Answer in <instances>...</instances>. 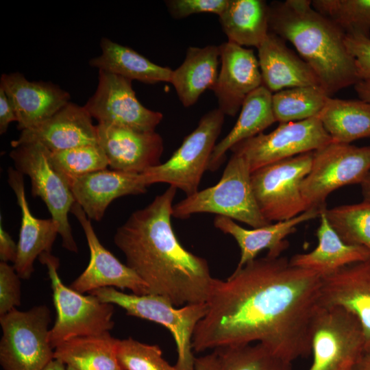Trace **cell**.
I'll list each match as a JSON object with an SVG mask.
<instances>
[{"instance_id": "obj_1", "label": "cell", "mask_w": 370, "mask_h": 370, "mask_svg": "<svg viewBox=\"0 0 370 370\" xmlns=\"http://www.w3.org/2000/svg\"><path fill=\"white\" fill-rule=\"evenodd\" d=\"M321 277L283 256L256 258L225 280L214 278L193 352L257 341L292 362L311 353Z\"/></svg>"}, {"instance_id": "obj_2", "label": "cell", "mask_w": 370, "mask_h": 370, "mask_svg": "<svg viewBox=\"0 0 370 370\" xmlns=\"http://www.w3.org/2000/svg\"><path fill=\"white\" fill-rule=\"evenodd\" d=\"M175 187H169L144 208L134 212L114 236L116 246L150 294L175 306L206 303L214 278L208 262L180 243L171 225Z\"/></svg>"}, {"instance_id": "obj_3", "label": "cell", "mask_w": 370, "mask_h": 370, "mask_svg": "<svg viewBox=\"0 0 370 370\" xmlns=\"http://www.w3.org/2000/svg\"><path fill=\"white\" fill-rule=\"evenodd\" d=\"M269 32L293 44L331 97L359 81L345 32L317 12L310 0H286L269 5Z\"/></svg>"}, {"instance_id": "obj_4", "label": "cell", "mask_w": 370, "mask_h": 370, "mask_svg": "<svg viewBox=\"0 0 370 370\" xmlns=\"http://www.w3.org/2000/svg\"><path fill=\"white\" fill-rule=\"evenodd\" d=\"M251 174L247 160L233 153L219 182L174 204L173 217L185 219L194 214L214 213L245 223L252 228L271 223L260 212L251 187Z\"/></svg>"}, {"instance_id": "obj_5", "label": "cell", "mask_w": 370, "mask_h": 370, "mask_svg": "<svg viewBox=\"0 0 370 370\" xmlns=\"http://www.w3.org/2000/svg\"><path fill=\"white\" fill-rule=\"evenodd\" d=\"M89 294L101 301L116 305L127 314L164 326L176 344L177 370H195L192 340L195 327L207 312V304L198 303L176 308L164 297L153 294H127L113 287L101 288Z\"/></svg>"}, {"instance_id": "obj_6", "label": "cell", "mask_w": 370, "mask_h": 370, "mask_svg": "<svg viewBox=\"0 0 370 370\" xmlns=\"http://www.w3.org/2000/svg\"><path fill=\"white\" fill-rule=\"evenodd\" d=\"M38 259L47 266L57 314L49 334L53 349L69 339L97 335L113 328V304L103 302L91 294L84 295L64 285L58 272L59 260L51 253H43Z\"/></svg>"}, {"instance_id": "obj_7", "label": "cell", "mask_w": 370, "mask_h": 370, "mask_svg": "<svg viewBox=\"0 0 370 370\" xmlns=\"http://www.w3.org/2000/svg\"><path fill=\"white\" fill-rule=\"evenodd\" d=\"M224 116L218 108L205 114L168 160L142 173L147 185L167 183L182 190L186 197L197 192L221 133Z\"/></svg>"}, {"instance_id": "obj_8", "label": "cell", "mask_w": 370, "mask_h": 370, "mask_svg": "<svg viewBox=\"0 0 370 370\" xmlns=\"http://www.w3.org/2000/svg\"><path fill=\"white\" fill-rule=\"evenodd\" d=\"M50 310L45 305L27 311L16 308L0 316L3 370H42L54 359L49 341Z\"/></svg>"}, {"instance_id": "obj_9", "label": "cell", "mask_w": 370, "mask_h": 370, "mask_svg": "<svg viewBox=\"0 0 370 370\" xmlns=\"http://www.w3.org/2000/svg\"><path fill=\"white\" fill-rule=\"evenodd\" d=\"M369 172L370 146L332 141L314 151L300 188L307 209L326 208L331 193L344 186L360 184Z\"/></svg>"}, {"instance_id": "obj_10", "label": "cell", "mask_w": 370, "mask_h": 370, "mask_svg": "<svg viewBox=\"0 0 370 370\" xmlns=\"http://www.w3.org/2000/svg\"><path fill=\"white\" fill-rule=\"evenodd\" d=\"M314 151L262 166L251 174L254 195L269 223L291 219L308 210L301 184L310 171Z\"/></svg>"}, {"instance_id": "obj_11", "label": "cell", "mask_w": 370, "mask_h": 370, "mask_svg": "<svg viewBox=\"0 0 370 370\" xmlns=\"http://www.w3.org/2000/svg\"><path fill=\"white\" fill-rule=\"evenodd\" d=\"M10 156L15 169L30 178L32 196L42 199L58 224L62 247L77 252L68 217L75 200L66 180L54 166L51 151L39 143H30L14 148Z\"/></svg>"}, {"instance_id": "obj_12", "label": "cell", "mask_w": 370, "mask_h": 370, "mask_svg": "<svg viewBox=\"0 0 370 370\" xmlns=\"http://www.w3.org/2000/svg\"><path fill=\"white\" fill-rule=\"evenodd\" d=\"M308 370H352L365 353V338L357 319L341 308H320L316 317Z\"/></svg>"}, {"instance_id": "obj_13", "label": "cell", "mask_w": 370, "mask_h": 370, "mask_svg": "<svg viewBox=\"0 0 370 370\" xmlns=\"http://www.w3.org/2000/svg\"><path fill=\"white\" fill-rule=\"evenodd\" d=\"M332 141L318 115L280 123L271 132L243 140L230 150L247 160L252 173L269 164L314 151Z\"/></svg>"}, {"instance_id": "obj_14", "label": "cell", "mask_w": 370, "mask_h": 370, "mask_svg": "<svg viewBox=\"0 0 370 370\" xmlns=\"http://www.w3.org/2000/svg\"><path fill=\"white\" fill-rule=\"evenodd\" d=\"M98 123L128 127L140 132H153L163 115L151 110L136 98L132 80L99 70V82L93 95L84 106Z\"/></svg>"}, {"instance_id": "obj_15", "label": "cell", "mask_w": 370, "mask_h": 370, "mask_svg": "<svg viewBox=\"0 0 370 370\" xmlns=\"http://www.w3.org/2000/svg\"><path fill=\"white\" fill-rule=\"evenodd\" d=\"M71 212L80 223L90 250V260L85 270L70 287L80 293L106 287L127 288L136 295L149 294L145 282L127 264H123L100 243L90 219L75 202Z\"/></svg>"}, {"instance_id": "obj_16", "label": "cell", "mask_w": 370, "mask_h": 370, "mask_svg": "<svg viewBox=\"0 0 370 370\" xmlns=\"http://www.w3.org/2000/svg\"><path fill=\"white\" fill-rule=\"evenodd\" d=\"M97 130L98 145L112 169L143 173L161 163L163 139L155 131L140 132L106 123H98Z\"/></svg>"}, {"instance_id": "obj_17", "label": "cell", "mask_w": 370, "mask_h": 370, "mask_svg": "<svg viewBox=\"0 0 370 370\" xmlns=\"http://www.w3.org/2000/svg\"><path fill=\"white\" fill-rule=\"evenodd\" d=\"M321 308H341L358 321L370 352V259L347 265L321 278Z\"/></svg>"}, {"instance_id": "obj_18", "label": "cell", "mask_w": 370, "mask_h": 370, "mask_svg": "<svg viewBox=\"0 0 370 370\" xmlns=\"http://www.w3.org/2000/svg\"><path fill=\"white\" fill-rule=\"evenodd\" d=\"M221 69L212 90L218 109L235 116L246 97L262 85L259 63L254 51L227 41L219 45Z\"/></svg>"}, {"instance_id": "obj_19", "label": "cell", "mask_w": 370, "mask_h": 370, "mask_svg": "<svg viewBox=\"0 0 370 370\" xmlns=\"http://www.w3.org/2000/svg\"><path fill=\"white\" fill-rule=\"evenodd\" d=\"M39 143L51 152L85 145H98L97 125L84 106L69 102L40 125L21 131L11 142L15 148L21 145Z\"/></svg>"}, {"instance_id": "obj_20", "label": "cell", "mask_w": 370, "mask_h": 370, "mask_svg": "<svg viewBox=\"0 0 370 370\" xmlns=\"http://www.w3.org/2000/svg\"><path fill=\"white\" fill-rule=\"evenodd\" d=\"M0 87L15 110L21 131L40 125L70 102L69 93L58 86L30 82L20 73L2 74Z\"/></svg>"}, {"instance_id": "obj_21", "label": "cell", "mask_w": 370, "mask_h": 370, "mask_svg": "<svg viewBox=\"0 0 370 370\" xmlns=\"http://www.w3.org/2000/svg\"><path fill=\"white\" fill-rule=\"evenodd\" d=\"M75 202L90 220L102 219L110 204L126 195L143 194L149 186L142 173L105 169L71 180Z\"/></svg>"}, {"instance_id": "obj_22", "label": "cell", "mask_w": 370, "mask_h": 370, "mask_svg": "<svg viewBox=\"0 0 370 370\" xmlns=\"http://www.w3.org/2000/svg\"><path fill=\"white\" fill-rule=\"evenodd\" d=\"M8 182L14 191L21 209V223L18 254L14 268L21 279L28 280L34 271V263L43 253H51L56 236L58 224L51 218L35 217L26 199L23 175L16 169H8Z\"/></svg>"}, {"instance_id": "obj_23", "label": "cell", "mask_w": 370, "mask_h": 370, "mask_svg": "<svg viewBox=\"0 0 370 370\" xmlns=\"http://www.w3.org/2000/svg\"><path fill=\"white\" fill-rule=\"evenodd\" d=\"M323 210L311 208L291 219L251 230L245 229L234 220L220 215L215 217L214 225L224 234L231 235L237 242L241 258L236 268H241L256 259L265 249L269 250L268 256H280L288 247L286 237L294 233L299 225L319 217Z\"/></svg>"}, {"instance_id": "obj_24", "label": "cell", "mask_w": 370, "mask_h": 370, "mask_svg": "<svg viewBox=\"0 0 370 370\" xmlns=\"http://www.w3.org/2000/svg\"><path fill=\"white\" fill-rule=\"evenodd\" d=\"M284 41L269 32L258 48L262 85L272 93L295 87H321L312 68Z\"/></svg>"}, {"instance_id": "obj_25", "label": "cell", "mask_w": 370, "mask_h": 370, "mask_svg": "<svg viewBox=\"0 0 370 370\" xmlns=\"http://www.w3.org/2000/svg\"><path fill=\"white\" fill-rule=\"evenodd\" d=\"M326 209V208H325ZM324 209L317 230L318 245L308 253L294 255L289 262L293 266L311 271L321 278L340 269L370 259V251L365 247L345 243L330 224Z\"/></svg>"}, {"instance_id": "obj_26", "label": "cell", "mask_w": 370, "mask_h": 370, "mask_svg": "<svg viewBox=\"0 0 370 370\" xmlns=\"http://www.w3.org/2000/svg\"><path fill=\"white\" fill-rule=\"evenodd\" d=\"M219 60V46L188 48L184 62L173 70L170 80L184 107L195 104L206 90H213Z\"/></svg>"}, {"instance_id": "obj_27", "label": "cell", "mask_w": 370, "mask_h": 370, "mask_svg": "<svg viewBox=\"0 0 370 370\" xmlns=\"http://www.w3.org/2000/svg\"><path fill=\"white\" fill-rule=\"evenodd\" d=\"M273 93L262 85L245 99L239 117L231 131L218 143L212 153L208 170L217 171L225 153L238 143L261 134L276 122L272 108Z\"/></svg>"}, {"instance_id": "obj_28", "label": "cell", "mask_w": 370, "mask_h": 370, "mask_svg": "<svg viewBox=\"0 0 370 370\" xmlns=\"http://www.w3.org/2000/svg\"><path fill=\"white\" fill-rule=\"evenodd\" d=\"M228 41L257 49L269 33V5L262 0H228L219 16Z\"/></svg>"}, {"instance_id": "obj_29", "label": "cell", "mask_w": 370, "mask_h": 370, "mask_svg": "<svg viewBox=\"0 0 370 370\" xmlns=\"http://www.w3.org/2000/svg\"><path fill=\"white\" fill-rule=\"evenodd\" d=\"M101 54L90 60V65L130 80L146 84L170 82L173 70L158 65L132 49L103 38Z\"/></svg>"}, {"instance_id": "obj_30", "label": "cell", "mask_w": 370, "mask_h": 370, "mask_svg": "<svg viewBox=\"0 0 370 370\" xmlns=\"http://www.w3.org/2000/svg\"><path fill=\"white\" fill-rule=\"evenodd\" d=\"M118 341L109 332L75 337L54 349V359L76 370H121L116 356Z\"/></svg>"}, {"instance_id": "obj_31", "label": "cell", "mask_w": 370, "mask_h": 370, "mask_svg": "<svg viewBox=\"0 0 370 370\" xmlns=\"http://www.w3.org/2000/svg\"><path fill=\"white\" fill-rule=\"evenodd\" d=\"M319 116L333 142L351 144L370 138V103L363 100L330 97Z\"/></svg>"}, {"instance_id": "obj_32", "label": "cell", "mask_w": 370, "mask_h": 370, "mask_svg": "<svg viewBox=\"0 0 370 370\" xmlns=\"http://www.w3.org/2000/svg\"><path fill=\"white\" fill-rule=\"evenodd\" d=\"M329 96L320 86L284 89L272 95V108L280 123L306 120L318 116Z\"/></svg>"}, {"instance_id": "obj_33", "label": "cell", "mask_w": 370, "mask_h": 370, "mask_svg": "<svg viewBox=\"0 0 370 370\" xmlns=\"http://www.w3.org/2000/svg\"><path fill=\"white\" fill-rule=\"evenodd\" d=\"M214 350L219 358V370H291V362L275 354L260 343Z\"/></svg>"}, {"instance_id": "obj_34", "label": "cell", "mask_w": 370, "mask_h": 370, "mask_svg": "<svg viewBox=\"0 0 370 370\" xmlns=\"http://www.w3.org/2000/svg\"><path fill=\"white\" fill-rule=\"evenodd\" d=\"M327 219L346 243L370 251V203L338 206L325 210Z\"/></svg>"}, {"instance_id": "obj_35", "label": "cell", "mask_w": 370, "mask_h": 370, "mask_svg": "<svg viewBox=\"0 0 370 370\" xmlns=\"http://www.w3.org/2000/svg\"><path fill=\"white\" fill-rule=\"evenodd\" d=\"M312 5L345 34L370 36V0H313Z\"/></svg>"}, {"instance_id": "obj_36", "label": "cell", "mask_w": 370, "mask_h": 370, "mask_svg": "<svg viewBox=\"0 0 370 370\" xmlns=\"http://www.w3.org/2000/svg\"><path fill=\"white\" fill-rule=\"evenodd\" d=\"M51 161L69 182L75 177L107 169L108 158L99 145H85L51 152Z\"/></svg>"}, {"instance_id": "obj_37", "label": "cell", "mask_w": 370, "mask_h": 370, "mask_svg": "<svg viewBox=\"0 0 370 370\" xmlns=\"http://www.w3.org/2000/svg\"><path fill=\"white\" fill-rule=\"evenodd\" d=\"M116 356L121 370H177L163 358L158 345L143 343L132 337L119 339Z\"/></svg>"}, {"instance_id": "obj_38", "label": "cell", "mask_w": 370, "mask_h": 370, "mask_svg": "<svg viewBox=\"0 0 370 370\" xmlns=\"http://www.w3.org/2000/svg\"><path fill=\"white\" fill-rule=\"evenodd\" d=\"M21 278L13 266L0 262V316L21 305Z\"/></svg>"}, {"instance_id": "obj_39", "label": "cell", "mask_w": 370, "mask_h": 370, "mask_svg": "<svg viewBox=\"0 0 370 370\" xmlns=\"http://www.w3.org/2000/svg\"><path fill=\"white\" fill-rule=\"evenodd\" d=\"M228 0H169L165 4L170 14L176 19L202 12L219 16L225 9Z\"/></svg>"}, {"instance_id": "obj_40", "label": "cell", "mask_w": 370, "mask_h": 370, "mask_svg": "<svg viewBox=\"0 0 370 370\" xmlns=\"http://www.w3.org/2000/svg\"><path fill=\"white\" fill-rule=\"evenodd\" d=\"M345 43L355 60L360 81L370 79V36L345 34Z\"/></svg>"}, {"instance_id": "obj_41", "label": "cell", "mask_w": 370, "mask_h": 370, "mask_svg": "<svg viewBox=\"0 0 370 370\" xmlns=\"http://www.w3.org/2000/svg\"><path fill=\"white\" fill-rule=\"evenodd\" d=\"M18 254V245L10 235L4 230L1 218L0 223V259L1 262H15Z\"/></svg>"}, {"instance_id": "obj_42", "label": "cell", "mask_w": 370, "mask_h": 370, "mask_svg": "<svg viewBox=\"0 0 370 370\" xmlns=\"http://www.w3.org/2000/svg\"><path fill=\"white\" fill-rule=\"evenodd\" d=\"M17 121L15 110L5 92L0 87V134H3L8 130L10 123Z\"/></svg>"}, {"instance_id": "obj_43", "label": "cell", "mask_w": 370, "mask_h": 370, "mask_svg": "<svg viewBox=\"0 0 370 370\" xmlns=\"http://www.w3.org/2000/svg\"><path fill=\"white\" fill-rule=\"evenodd\" d=\"M219 358L216 350L210 354L195 358V370H219Z\"/></svg>"}, {"instance_id": "obj_44", "label": "cell", "mask_w": 370, "mask_h": 370, "mask_svg": "<svg viewBox=\"0 0 370 370\" xmlns=\"http://www.w3.org/2000/svg\"><path fill=\"white\" fill-rule=\"evenodd\" d=\"M354 89L360 99L370 103V79L359 81Z\"/></svg>"}, {"instance_id": "obj_45", "label": "cell", "mask_w": 370, "mask_h": 370, "mask_svg": "<svg viewBox=\"0 0 370 370\" xmlns=\"http://www.w3.org/2000/svg\"><path fill=\"white\" fill-rule=\"evenodd\" d=\"M352 370H370V352L362 354Z\"/></svg>"}, {"instance_id": "obj_46", "label": "cell", "mask_w": 370, "mask_h": 370, "mask_svg": "<svg viewBox=\"0 0 370 370\" xmlns=\"http://www.w3.org/2000/svg\"><path fill=\"white\" fill-rule=\"evenodd\" d=\"M363 201L370 203V172L360 184Z\"/></svg>"}, {"instance_id": "obj_47", "label": "cell", "mask_w": 370, "mask_h": 370, "mask_svg": "<svg viewBox=\"0 0 370 370\" xmlns=\"http://www.w3.org/2000/svg\"><path fill=\"white\" fill-rule=\"evenodd\" d=\"M42 370H66V365L59 360H52Z\"/></svg>"}, {"instance_id": "obj_48", "label": "cell", "mask_w": 370, "mask_h": 370, "mask_svg": "<svg viewBox=\"0 0 370 370\" xmlns=\"http://www.w3.org/2000/svg\"><path fill=\"white\" fill-rule=\"evenodd\" d=\"M66 370H76V369H75L74 368L70 366H66Z\"/></svg>"}]
</instances>
